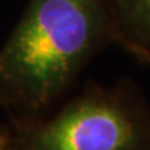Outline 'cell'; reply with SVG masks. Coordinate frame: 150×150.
I'll use <instances>...</instances> for the list:
<instances>
[{
    "label": "cell",
    "mask_w": 150,
    "mask_h": 150,
    "mask_svg": "<svg viewBox=\"0 0 150 150\" xmlns=\"http://www.w3.org/2000/svg\"><path fill=\"white\" fill-rule=\"evenodd\" d=\"M106 29L103 0H32L0 52V100L46 111L75 82Z\"/></svg>",
    "instance_id": "obj_1"
},
{
    "label": "cell",
    "mask_w": 150,
    "mask_h": 150,
    "mask_svg": "<svg viewBox=\"0 0 150 150\" xmlns=\"http://www.w3.org/2000/svg\"><path fill=\"white\" fill-rule=\"evenodd\" d=\"M20 150H150V110L129 88L92 86L28 129Z\"/></svg>",
    "instance_id": "obj_2"
},
{
    "label": "cell",
    "mask_w": 150,
    "mask_h": 150,
    "mask_svg": "<svg viewBox=\"0 0 150 150\" xmlns=\"http://www.w3.org/2000/svg\"><path fill=\"white\" fill-rule=\"evenodd\" d=\"M129 46L142 60L150 59V0H112Z\"/></svg>",
    "instance_id": "obj_3"
},
{
    "label": "cell",
    "mask_w": 150,
    "mask_h": 150,
    "mask_svg": "<svg viewBox=\"0 0 150 150\" xmlns=\"http://www.w3.org/2000/svg\"><path fill=\"white\" fill-rule=\"evenodd\" d=\"M0 150H20V146H17L10 135L3 129H0Z\"/></svg>",
    "instance_id": "obj_4"
},
{
    "label": "cell",
    "mask_w": 150,
    "mask_h": 150,
    "mask_svg": "<svg viewBox=\"0 0 150 150\" xmlns=\"http://www.w3.org/2000/svg\"><path fill=\"white\" fill-rule=\"evenodd\" d=\"M145 61H149V63H150V59H146V60H145Z\"/></svg>",
    "instance_id": "obj_5"
}]
</instances>
